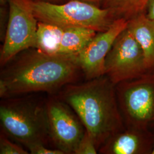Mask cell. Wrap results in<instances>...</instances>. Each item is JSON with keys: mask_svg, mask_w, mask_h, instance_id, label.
Here are the masks:
<instances>
[{"mask_svg": "<svg viewBox=\"0 0 154 154\" xmlns=\"http://www.w3.org/2000/svg\"><path fill=\"white\" fill-rule=\"evenodd\" d=\"M0 97L36 92L57 93L77 80L81 69L77 54H48L30 48L2 67Z\"/></svg>", "mask_w": 154, "mask_h": 154, "instance_id": "obj_1", "label": "cell"}, {"mask_svg": "<svg viewBox=\"0 0 154 154\" xmlns=\"http://www.w3.org/2000/svg\"><path fill=\"white\" fill-rule=\"evenodd\" d=\"M69 105L98 149L124 130L116 85L106 75L66 85L57 96Z\"/></svg>", "mask_w": 154, "mask_h": 154, "instance_id": "obj_2", "label": "cell"}, {"mask_svg": "<svg viewBox=\"0 0 154 154\" xmlns=\"http://www.w3.org/2000/svg\"><path fill=\"white\" fill-rule=\"evenodd\" d=\"M2 132L28 148L48 144L50 136L46 102L30 98H4L0 105Z\"/></svg>", "mask_w": 154, "mask_h": 154, "instance_id": "obj_3", "label": "cell"}, {"mask_svg": "<svg viewBox=\"0 0 154 154\" xmlns=\"http://www.w3.org/2000/svg\"><path fill=\"white\" fill-rule=\"evenodd\" d=\"M37 20L62 28H84L97 32L107 30L118 18L108 9L78 0L60 4L34 1Z\"/></svg>", "mask_w": 154, "mask_h": 154, "instance_id": "obj_4", "label": "cell"}, {"mask_svg": "<svg viewBox=\"0 0 154 154\" xmlns=\"http://www.w3.org/2000/svg\"><path fill=\"white\" fill-rule=\"evenodd\" d=\"M116 91L128 128L148 131L154 125V72L116 85Z\"/></svg>", "mask_w": 154, "mask_h": 154, "instance_id": "obj_5", "label": "cell"}, {"mask_svg": "<svg viewBox=\"0 0 154 154\" xmlns=\"http://www.w3.org/2000/svg\"><path fill=\"white\" fill-rule=\"evenodd\" d=\"M34 0H9V20L1 50V67L25 50L34 48L38 22Z\"/></svg>", "mask_w": 154, "mask_h": 154, "instance_id": "obj_6", "label": "cell"}, {"mask_svg": "<svg viewBox=\"0 0 154 154\" xmlns=\"http://www.w3.org/2000/svg\"><path fill=\"white\" fill-rule=\"evenodd\" d=\"M147 72L142 49L127 27L117 37L106 58L105 75L116 85Z\"/></svg>", "mask_w": 154, "mask_h": 154, "instance_id": "obj_7", "label": "cell"}, {"mask_svg": "<svg viewBox=\"0 0 154 154\" xmlns=\"http://www.w3.org/2000/svg\"><path fill=\"white\" fill-rule=\"evenodd\" d=\"M50 139L65 154H74L86 131L72 108L57 97L46 102Z\"/></svg>", "mask_w": 154, "mask_h": 154, "instance_id": "obj_8", "label": "cell"}, {"mask_svg": "<svg viewBox=\"0 0 154 154\" xmlns=\"http://www.w3.org/2000/svg\"><path fill=\"white\" fill-rule=\"evenodd\" d=\"M128 25L125 18L116 19L107 30L98 32L78 54L77 59L87 80L105 75L106 58L117 37Z\"/></svg>", "mask_w": 154, "mask_h": 154, "instance_id": "obj_9", "label": "cell"}, {"mask_svg": "<svg viewBox=\"0 0 154 154\" xmlns=\"http://www.w3.org/2000/svg\"><path fill=\"white\" fill-rule=\"evenodd\" d=\"M154 135L149 131L128 128L113 135L99 149L101 154H151Z\"/></svg>", "mask_w": 154, "mask_h": 154, "instance_id": "obj_10", "label": "cell"}, {"mask_svg": "<svg viewBox=\"0 0 154 154\" xmlns=\"http://www.w3.org/2000/svg\"><path fill=\"white\" fill-rule=\"evenodd\" d=\"M127 28L142 51L148 72L154 71V22L144 13L128 20Z\"/></svg>", "mask_w": 154, "mask_h": 154, "instance_id": "obj_11", "label": "cell"}, {"mask_svg": "<svg viewBox=\"0 0 154 154\" xmlns=\"http://www.w3.org/2000/svg\"><path fill=\"white\" fill-rule=\"evenodd\" d=\"M97 33L88 28H65L58 54H78Z\"/></svg>", "mask_w": 154, "mask_h": 154, "instance_id": "obj_12", "label": "cell"}, {"mask_svg": "<svg viewBox=\"0 0 154 154\" xmlns=\"http://www.w3.org/2000/svg\"><path fill=\"white\" fill-rule=\"evenodd\" d=\"M64 29L53 24L38 21L34 49L48 54H58Z\"/></svg>", "mask_w": 154, "mask_h": 154, "instance_id": "obj_13", "label": "cell"}, {"mask_svg": "<svg viewBox=\"0 0 154 154\" xmlns=\"http://www.w3.org/2000/svg\"><path fill=\"white\" fill-rule=\"evenodd\" d=\"M150 0H103L101 8L108 9L116 18L127 20L144 13Z\"/></svg>", "mask_w": 154, "mask_h": 154, "instance_id": "obj_14", "label": "cell"}, {"mask_svg": "<svg viewBox=\"0 0 154 154\" xmlns=\"http://www.w3.org/2000/svg\"><path fill=\"white\" fill-rule=\"evenodd\" d=\"M0 154H28L29 152L16 143L11 142L5 134L2 132L0 135Z\"/></svg>", "mask_w": 154, "mask_h": 154, "instance_id": "obj_15", "label": "cell"}, {"mask_svg": "<svg viewBox=\"0 0 154 154\" xmlns=\"http://www.w3.org/2000/svg\"><path fill=\"white\" fill-rule=\"evenodd\" d=\"M98 151V149L93 139L88 132L85 131L74 154H96Z\"/></svg>", "mask_w": 154, "mask_h": 154, "instance_id": "obj_16", "label": "cell"}, {"mask_svg": "<svg viewBox=\"0 0 154 154\" xmlns=\"http://www.w3.org/2000/svg\"><path fill=\"white\" fill-rule=\"evenodd\" d=\"M27 149L32 154H65L59 149H50L43 144H33L28 147Z\"/></svg>", "mask_w": 154, "mask_h": 154, "instance_id": "obj_17", "label": "cell"}, {"mask_svg": "<svg viewBox=\"0 0 154 154\" xmlns=\"http://www.w3.org/2000/svg\"><path fill=\"white\" fill-rule=\"evenodd\" d=\"M147 8L148 11L146 15L154 22V0H150Z\"/></svg>", "mask_w": 154, "mask_h": 154, "instance_id": "obj_18", "label": "cell"}, {"mask_svg": "<svg viewBox=\"0 0 154 154\" xmlns=\"http://www.w3.org/2000/svg\"><path fill=\"white\" fill-rule=\"evenodd\" d=\"M78 1L86 2L88 3H90L91 4H94L95 5L101 7V4H102L103 0H78Z\"/></svg>", "mask_w": 154, "mask_h": 154, "instance_id": "obj_19", "label": "cell"}, {"mask_svg": "<svg viewBox=\"0 0 154 154\" xmlns=\"http://www.w3.org/2000/svg\"><path fill=\"white\" fill-rule=\"evenodd\" d=\"M34 1H40L48 2L56 4H63L64 2H66L69 0H34Z\"/></svg>", "mask_w": 154, "mask_h": 154, "instance_id": "obj_20", "label": "cell"}, {"mask_svg": "<svg viewBox=\"0 0 154 154\" xmlns=\"http://www.w3.org/2000/svg\"><path fill=\"white\" fill-rule=\"evenodd\" d=\"M9 0H0V4L1 6L5 7L6 5H9Z\"/></svg>", "mask_w": 154, "mask_h": 154, "instance_id": "obj_21", "label": "cell"}, {"mask_svg": "<svg viewBox=\"0 0 154 154\" xmlns=\"http://www.w3.org/2000/svg\"><path fill=\"white\" fill-rule=\"evenodd\" d=\"M151 154H154V140H153V146H152V151H151Z\"/></svg>", "mask_w": 154, "mask_h": 154, "instance_id": "obj_22", "label": "cell"}]
</instances>
